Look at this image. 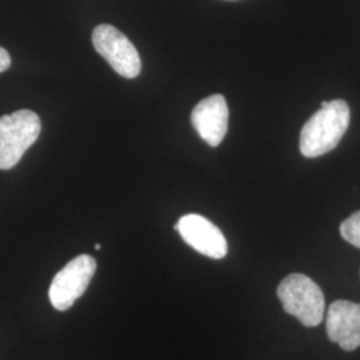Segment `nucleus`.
<instances>
[{
    "instance_id": "obj_1",
    "label": "nucleus",
    "mask_w": 360,
    "mask_h": 360,
    "mask_svg": "<svg viewBox=\"0 0 360 360\" xmlns=\"http://www.w3.org/2000/svg\"><path fill=\"white\" fill-rule=\"evenodd\" d=\"M351 120L348 104L342 99L328 102L309 117L300 132V153L318 158L333 151L346 134Z\"/></svg>"
},
{
    "instance_id": "obj_10",
    "label": "nucleus",
    "mask_w": 360,
    "mask_h": 360,
    "mask_svg": "<svg viewBox=\"0 0 360 360\" xmlns=\"http://www.w3.org/2000/svg\"><path fill=\"white\" fill-rule=\"evenodd\" d=\"M11 65V56L3 47H0V72H4Z\"/></svg>"
},
{
    "instance_id": "obj_2",
    "label": "nucleus",
    "mask_w": 360,
    "mask_h": 360,
    "mask_svg": "<svg viewBox=\"0 0 360 360\" xmlns=\"http://www.w3.org/2000/svg\"><path fill=\"white\" fill-rule=\"evenodd\" d=\"M283 309L306 327H316L324 318L326 302L321 287L303 274H291L278 287Z\"/></svg>"
},
{
    "instance_id": "obj_4",
    "label": "nucleus",
    "mask_w": 360,
    "mask_h": 360,
    "mask_svg": "<svg viewBox=\"0 0 360 360\" xmlns=\"http://www.w3.org/2000/svg\"><path fill=\"white\" fill-rule=\"evenodd\" d=\"M96 271V260L91 255H79L68 262L52 279L49 297L52 307L67 311L86 292Z\"/></svg>"
},
{
    "instance_id": "obj_11",
    "label": "nucleus",
    "mask_w": 360,
    "mask_h": 360,
    "mask_svg": "<svg viewBox=\"0 0 360 360\" xmlns=\"http://www.w3.org/2000/svg\"><path fill=\"white\" fill-rule=\"evenodd\" d=\"M101 248H102V245H95V250H101Z\"/></svg>"
},
{
    "instance_id": "obj_5",
    "label": "nucleus",
    "mask_w": 360,
    "mask_h": 360,
    "mask_svg": "<svg viewBox=\"0 0 360 360\" xmlns=\"http://www.w3.org/2000/svg\"><path fill=\"white\" fill-rule=\"evenodd\" d=\"M92 43L120 77L135 79L142 71L139 52L123 32L110 25H99L92 32Z\"/></svg>"
},
{
    "instance_id": "obj_8",
    "label": "nucleus",
    "mask_w": 360,
    "mask_h": 360,
    "mask_svg": "<svg viewBox=\"0 0 360 360\" xmlns=\"http://www.w3.org/2000/svg\"><path fill=\"white\" fill-rule=\"evenodd\" d=\"M327 335L345 351L360 347V304L349 300H336L326 318Z\"/></svg>"
},
{
    "instance_id": "obj_7",
    "label": "nucleus",
    "mask_w": 360,
    "mask_h": 360,
    "mask_svg": "<svg viewBox=\"0 0 360 360\" xmlns=\"http://www.w3.org/2000/svg\"><path fill=\"white\" fill-rule=\"evenodd\" d=\"M229 105L223 95H211L195 105L191 123L199 136L211 147L223 142L229 129Z\"/></svg>"
},
{
    "instance_id": "obj_3",
    "label": "nucleus",
    "mask_w": 360,
    "mask_h": 360,
    "mask_svg": "<svg viewBox=\"0 0 360 360\" xmlns=\"http://www.w3.org/2000/svg\"><path fill=\"white\" fill-rule=\"evenodd\" d=\"M41 123L34 111L19 110L0 117V169L15 167L38 141Z\"/></svg>"
},
{
    "instance_id": "obj_6",
    "label": "nucleus",
    "mask_w": 360,
    "mask_h": 360,
    "mask_svg": "<svg viewBox=\"0 0 360 360\" xmlns=\"http://www.w3.org/2000/svg\"><path fill=\"white\" fill-rule=\"evenodd\" d=\"M181 239L195 251L211 259H223L229 252V245L224 235L208 219L188 214L175 224Z\"/></svg>"
},
{
    "instance_id": "obj_9",
    "label": "nucleus",
    "mask_w": 360,
    "mask_h": 360,
    "mask_svg": "<svg viewBox=\"0 0 360 360\" xmlns=\"http://www.w3.org/2000/svg\"><path fill=\"white\" fill-rule=\"evenodd\" d=\"M340 233L349 245L360 248V211L354 212L342 223Z\"/></svg>"
}]
</instances>
